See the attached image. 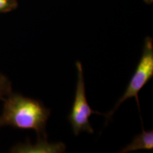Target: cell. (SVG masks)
Masks as SVG:
<instances>
[{
	"label": "cell",
	"mask_w": 153,
	"mask_h": 153,
	"mask_svg": "<svg viewBox=\"0 0 153 153\" xmlns=\"http://www.w3.org/2000/svg\"><path fill=\"white\" fill-rule=\"evenodd\" d=\"M50 113L39 101L9 94L4 99L0 127L10 126L19 129L34 130L39 137L46 138L45 126Z\"/></svg>",
	"instance_id": "obj_1"
},
{
	"label": "cell",
	"mask_w": 153,
	"mask_h": 153,
	"mask_svg": "<svg viewBox=\"0 0 153 153\" xmlns=\"http://www.w3.org/2000/svg\"><path fill=\"white\" fill-rule=\"evenodd\" d=\"M153 76V41L150 37L146 38L145 41L142 56L134 72L133 76L130 80L128 85L126 88L125 92L122 97L118 99L116 103L114 108L108 114H105L107 121L112 117L113 114L118 109L120 105L123 103L127 99L132 97H135L136 100L137 105L138 106L139 112H140V102L138 99V94L143 87L146 85L150 79Z\"/></svg>",
	"instance_id": "obj_2"
},
{
	"label": "cell",
	"mask_w": 153,
	"mask_h": 153,
	"mask_svg": "<svg viewBox=\"0 0 153 153\" xmlns=\"http://www.w3.org/2000/svg\"><path fill=\"white\" fill-rule=\"evenodd\" d=\"M76 68L77 70V82L74 102L68 119L74 135H78L82 131L93 133L94 130L89 123V118L93 114H102L93 110L88 104L86 97L83 67L79 61L76 62Z\"/></svg>",
	"instance_id": "obj_3"
},
{
	"label": "cell",
	"mask_w": 153,
	"mask_h": 153,
	"mask_svg": "<svg viewBox=\"0 0 153 153\" xmlns=\"http://www.w3.org/2000/svg\"><path fill=\"white\" fill-rule=\"evenodd\" d=\"M65 150V146L62 143H48L46 138H39L38 143L35 145L21 144L14 147L12 152H62Z\"/></svg>",
	"instance_id": "obj_4"
},
{
	"label": "cell",
	"mask_w": 153,
	"mask_h": 153,
	"mask_svg": "<svg viewBox=\"0 0 153 153\" xmlns=\"http://www.w3.org/2000/svg\"><path fill=\"white\" fill-rule=\"evenodd\" d=\"M153 149V131H145L138 134L133 141L122 149L120 152H128L139 150H152Z\"/></svg>",
	"instance_id": "obj_5"
},
{
	"label": "cell",
	"mask_w": 153,
	"mask_h": 153,
	"mask_svg": "<svg viewBox=\"0 0 153 153\" xmlns=\"http://www.w3.org/2000/svg\"><path fill=\"white\" fill-rule=\"evenodd\" d=\"M11 94V84L9 79L0 73V99H4Z\"/></svg>",
	"instance_id": "obj_6"
},
{
	"label": "cell",
	"mask_w": 153,
	"mask_h": 153,
	"mask_svg": "<svg viewBox=\"0 0 153 153\" xmlns=\"http://www.w3.org/2000/svg\"><path fill=\"white\" fill-rule=\"evenodd\" d=\"M16 0H0V13L7 12L16 7Z\"/></svg>",
	"instance_id": "obj_7"
}]
</instances>
